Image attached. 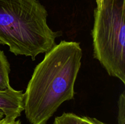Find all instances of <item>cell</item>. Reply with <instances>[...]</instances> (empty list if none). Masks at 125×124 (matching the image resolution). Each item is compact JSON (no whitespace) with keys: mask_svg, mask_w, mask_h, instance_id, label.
I'll return each instance as SVG.
<instances>
[{"mask_svg":"<svg viewBox=\"0 0 125 124\" xmlns=\"http://www.w3.org/2000/svg\"><path fill=\"white\" fill-rule=\"evenodd\" d=\"M48 12L38 0H0V44L15 55L35 60L56 44L61 31L47 23Z\"/></svg>","mask_w":125,"mask_h":124,"instance_id":"cell-2","label":"cell"},{"mask_svg":"<svg viewBox=\"0 0 125 124\" xmlns=\"http://www.w3.org/2000/svg\"><path fill=\"white\" fill-rule=\"evenodd\" d=\"M125 0H103L94 10V57L125 84Z\"/></svg>","mask_w":125,"mask_h":124,"instance_id":"cell-3","label":"cell"},{"mask_svg":"<svg viewBox=\"0 0 125 124\" xmlns=\"http://www.w3.org/2000/svg\"><path fill=\"white\" fill-rule=\"evenodd\" d=\"M102 1L103 0H96V7H99L101 4V3H102Z\"/></svg>","mask_w":125,"mask_h":124,"instance_id":"cell-10","label":"cell"},{"mask_svg":"<svg viewBox=\"0 0 125 124\" xmlns=\"http://www.w3.org/2000/svg\"><path fill=\"white\" fill-rule=\"evenodd\" d=\"M118 123L125 124V91L120 95L118 100Z\"/></svg>","mask_w":125,"mask_h":124,"instance_id":"cell-7","label":"cell"},{"mask_svg":"<svg viewBox=\"0 0 125 124\" xmlns=\"http://www.w3.org/2000/svg\"><path fill=\"white\" fill-rule=\"evenodd\" d=\"M24 109V93L10 87L0 91V119L3 117L17 119Z\"/></svg>","mask_w":125,"mask_h":124,"instance_id":"cell-4","label":"cell"},{"mask_svg":"<svg viewBox=\"0 0 125 124\" xmlns=\"http://www.w3.org/2000/svg\"><path fill=\"white\" fill-rule=\"evenodd\" d=\"M0 124H21V121L20 120H17L16 119L4 117L2 119H0Z\"/></svg>","mask_w":125,"mask_h":124,"instance_id":"cell-9","label":"cell"},{"mask_svg":"<svg viewBox=\"0 0 125 124\" xmlns=\"http://www.w3.org/2000/svg\"><path fill=\"white\" fill-rule=\"evenodd\" d=\"M53 124H82V122L79 115L72 113H63L55 118Z\"/></svg>","mask_w":125,"mask_h":124,"instance_id":"cell-6","label":"cell"},{"mask_svg":"<svg viewBox=\"0 0 125 124\" xmlns=\"http://www.w3.org/2000/svg\"><path fill=\"white\" fill-rule=\"evenodd\" d=\"M82 124H107L96 118L90 117L88 116H80Z\"/></svg>","mask_w":125,"mask_h":124,"instance_id":"cell-8","label":"cell"},{"mask_svg":"<svg viewBox=\"0 0 125 124\" xmlns=\"http://www.w3.org/2000/svg\"><path fill=\"white\" fill-rule=\"evenodd\" d=\"M82 57L79 43L65 40L45 53L24 93V111L31 124H46L63 102L74 98Z\"/></svg>","mask_w":125,"mask_h":124,"instance_id":"cell-1","label":"cell"},{"mask_svg":"<svg viewBox=\"0 0 125 124\" xmlns=\"http://www.w3.org/2000/svg\"><path fill=\"white\" fill-rule=\"evenodd\" d=\"M10 65L4 51L0 49V91H4L11 87L9 74Z\"/></svg>","mask_w":125,"mask_h":124,"instance_id":"cell-5","label":"cell"}]
</instances>
